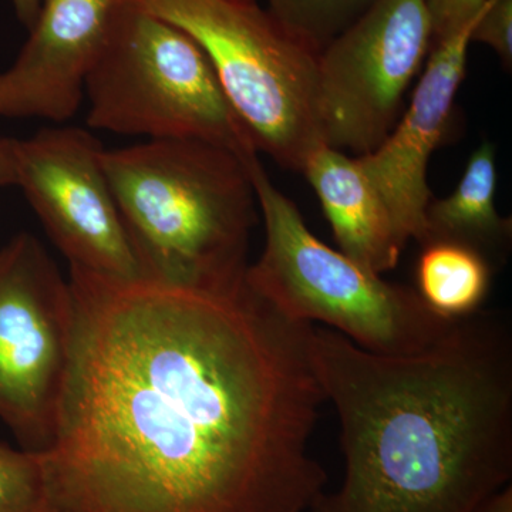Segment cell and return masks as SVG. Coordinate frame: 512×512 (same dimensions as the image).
I'll list each match as a JSON object with an SVG mask.
<instances>
[{
  "label": "cell",
  "mask_w": 512,
  "mask_h": 512,
  "mask_svg": "<svg viewBox=\"0 0 512 512\" xmlns=\"http://www.w3.org/2000/svg\"><path fill=\"white\" fill-rule=\"evenodd\" d=\"M74 340L49 512H306L328 483L312 323L247 285L69 271Z\"/></svg>",
  "instance_id": "1"
},
{
  "label": "cell",
  "mask_w": 512,
  "mask_h": 512,
  "mask_svg": "<svg viewBox=\"0 0 512 512\" xmlns=\"http://www.w3.org/2000/svg\"><path fill=\"white\" fill-rule=\"evenodd\" d=\"M312 365L338 413L343 480L309 512H473L512 478V328L458 318L430 348L384 356L313 325Z\"/></svg>",
  "instance_id": "2"
},
{
  "label": "cell",
  "mask_w": 512,
  "mask_h": 512,
  "mask_svg": "<svg viewBox=\"0 0 512 512\" xmlns=\"http://www.w3.org/2000/svg\"><path fill=\"white\" fill-rule=\"evenodd\" d=\"M248 160L200 140L104 150L140 278L197 289L244 284L258 208Z\"/></svg>",
  "instance_id": "3"
},
{
  "label": "cell",
  "mask_w": 512,
  "mask_h": 512,
  "mask_svg": "<svg viewBox=\"0 0 512 512\" xmlns=\"http://www.w3.org/2000/svg\"><path fill=\"white\" fill-rule=\"evenodd\" d=\"M247 164L265 245L245 282L259 298L285 318L322 323L376 355H413L446 335L458 318L431 311L416 288L384 281L323 244L258 156Z\"/></svg>",
  "instance_id": "4"
},
{
  "label": "cell",
  "mask_w": 512,
  "mask_h": 512,
  "mask_svg": "<svg viewBox=\"0 0 512 512\" xmlns=\"http://www.w3.org/2000/svg\"><path fill=\"white\" fill-rule=\"evenodd\" d=\"M87 124L148 140H200L258 156L204 50L184 30L123 0L87 77Z\"/></svg>",
  "instance_id": "5"
},
{
  "label": "cell",
  "mask_w": 512,
  "mask_h": 512,
  "mask_svg": "<svg viewBox=\"0 0 512 512\" xmlns=\"http://www.w3.org/2000/svg\"><path fill=\"white\" fill-rule=\"evenodd\" d=\"M173 23L204 50L256 153L302 173L326 146L318 53L256 0H131Z\"/></svg>",
  "instance_id": "6"
},
{
  "label": "cell",
  "mask_w": 512,
  "mask_h": 512,
  "mask_svg": "<svg viewBox=\"0 0 512 512\" xmlns=\"http://www.w3.org/2000/svg\"><path fill=\"white\" fill-rule=\"evenodd\" d=\"M73 340L69 278L20 232L0 248V420L23 450L52 446Z\"/></svg>",
  "instance_id": "7"
},
{
  "label": "cell",
  "mask_w": 512,
  "mask_h": 512,
  "mask_svg": "<svg viewBox=\"0 0 512 512\" xmlns=\"http://www.w3.org/2000/svg\"><path fill=\"white\" fill-rule=\"evenodd\" d=\"M433 28L426 0H375L318 57L326 146L362 157L396 126L426 64Z\"/></svg>",
  "instance_id": "8"
},
{
  "label": "cell",
  "mask_w": 512,
  "mask_h": 512,
  "mask_svg": "<svg viewBox=\"0 0 512 512\" xmlns=\"http://www.w3.org/2000/svg\"><path fill=\"white\" fill-rule=\"evenodd\" d=\"M89 131L56 124L16 140V183L72 268L140 278L136 256Z\"/></svg>",
  "instance_id": "9"
},
{
  "label": "cell",
  "mask_w": 512,
  "mask_h": 512,
  "mask_svg": "<svg viewBox=\"0 0 512 512\" xmlns=\"http://www.w3.org/2000/svg\"><path fill=\"white\" fill-rule=\"evenodd\" d=\"M485 6L467 25L431 47L412 100L396 126L375 151L357 157L383 195L406 244L414 239L423 245L426 239V210L433 200L427 168L450 130L458 89L466 77L471 35Z\"/></svg>",
  "instance_id": "10"
},
{
  "label": "cell",
  "mask_w": 512,
  "mask_h": 512,
  "mask_svg": "<svg viewBox=\"0 0 512 512\" xmlns=\"http://www.w3.org/2000/svg\"><path fill=\"white\" fill-rule=\"evenodd\" d=\"M121 3L45 0L25 46L0 72V117L53 124L73 119Z\"/></svg>",
  "instance_id": "11"
},
{
  "label": "cell",
  "mask_w": 512,
  "mask_h": 512,
  "mask_svg": "<svg viewBox=\"0 0 512 512\" xmlns=\"http://www.w3.org/2000/svg\"><path fill=\"white\" fill-rule=\"evenodd\" d=\"M302 173L318 195L340 252L372 274L396 268L407 244L359 158L322 146Z\"/></svg>",
  "instance_id": "12"
},
{
  "label": "cell",
  "mask_w": 512,
  "mask_h": 512,
  "mask_svg": "<svg viewBox=\"0 0 512 512\" xmlns=\"http://www.w3.org/2000/svg\"><path fill=\"white\" fill-rule=\"evenodd\" d=\"M497 148L484 140L468 158L456 190L431 200L426 210V239L460 245L483 256L495 268L504 265L512 241L511 218L497 210Z\"/></svg>",
  "instance_id": "13"
},
{
  "label": "cell",
  "mask_w": 512,
  "mask_h": 512,
  "mask_svg": "<svg viewBox=\"0 0 512 512\" xmlns=\"http://www.w3.org/2000/svg\"><path fill=\"white\" fill-rule=\"evenodd\" d=\"M494 269L477 252L448 242L424 245L417 264L416 291L431 311L448 319L480 311Z\"/></svg>",
  "instance_id": "14"
},
{
  "label": "cell",
  "mask_w": 512,
  "mask_h": 512,
  "mask_svg": "<svg viewBox=\"0 0 512 512\" xmlns=\"http://www.w3.org/2000/svg\"><path fill=\"white\" fill-rule=\"evenodd\" d=\"M375 0H268L269 13L293 37L319 53Z\"/></svg>",
  "instance_id": "15"
},
{
  "label": "cell",
  "mask_w": 512,
  "mask_h": 512,
  "mask_svg": "<svg viewBox=\"0 0 512 512\" xmlns=\"http://www.w3.org/2000/svg\"><path fill=\"white\" fill-rule=\"evenodd\" d=\"M0 512H49L42 453L0 443Z\"/></svg>",
  "instance_id": "16"
},
{
  "label": "cell",
  "mask_w": 512,
  "mask_h": 512,
  "mask_svg": "<svg viewBox=\"0 0 512 512\" xmlns=\"http://www.w3.org/2000/svg\"><path fill=\"white\" fill-rule=\"evenodd\" d=\"M471 42L483 43L500 57L507 70L512 67V0H488L474 26Z\"/></svg>",
  "instance_id": "17"
},
{
  "label": "cell",
  "mask_w": 512,
  "mask_h": 512,
  "mask_svg": "<svg viewBox=\"0 0 512 512\" xmlns=\"http://www.w3.org/2000/svg\"><path fill=\"white\" fill-rule=\"evenodd\" d=\"M488 0H426L433 28V46L476 18Z\"/></svg>",
  "instance_id": "18"
},
{
  "label": "cell",
  "mask_w": 512,
  "mask_h": 512,
  "mask_svg": "<svg viewBox=\"0 0 512 512\" xmlns=\"http://www.w3.org/2000/svg\"><path fill=\"white\" fill-rule=\"evenodd\" d=\"M16 183V138L0 137V187Z\"/></svg>",
  "instance_id": "19"
},
{
  "label": "cell",
  "mask_w": 512,
  "mask_h": 512,
  "mask_svg": "<svg viewBox=\"0 0 512 512\" xmlns=\"http://www.w3.org/2000/svg\"><path fill=\"white\" fill-rule=\"evenodd\" d=\"M473 512H512V485H505L497 493L485 498Z\"/></svg>",
  "instance_id": "20"
},
{
  "label": "cell",
  "mask_w": 512,
  "mask_h": 512,
  "mask_svg": "<svg viewBox=\"0 0 512 512\" xmlns=\"http://www.w3.org/2000/svg\"><path fill=\"white\" fill-rule=\"evenodd\" d=\"M43 2L45 0H12L16 16L26 29L32 28L40 9H42Z\"/></svg>",
  "instance_id": "21"
}]
</instances>
